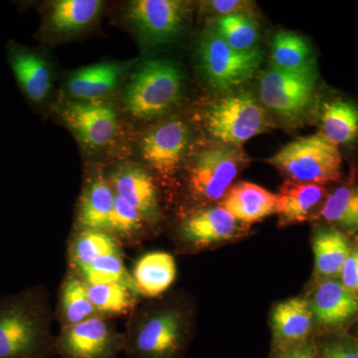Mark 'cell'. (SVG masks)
<instances>
[{
	"mask_svg": "<svg viewBox=\"0 0 358 358\" xmlns=\"http://www.w3.org/2000/svg\"><path fill=\"white\" fill-rule=\"evenodd\" d=\"M124 348V331L114 319L102 315L60 327L56 334L58 358H117Z\"/></svg>",
	"mask_w": 358,
	"mask_h": 358,
	"instance_id": "cell-9",
	"label": "cell"
},
{
	"mask_svg": "<svg viewBox=\"0 0 358 358\" xmlns=\"http://www.w3.org/2000/svg\"><path fill=\"white\" fill-rule=\"evenodd\" d=\"M320 218L350 232L358 231V185L336 188L324 202Z\"/></svg>",
	"mask_w": 358,
	"mask_h": 358,
	"instance_id": "cell-29",
	"label": "cell"
},
{
	"mask_svg": "<svg viewBox=\"0 0 358 358\" xmlns=\"http://www.w3.org/2000/svg\"><path fill=\"white\" fill-rule=\"evenodd\" d=\"M54 313L60 327L73 326L100 315L90 300L87 285L69 270L61 282Z\"/></svg>",
	"mask_w": 358,
	"mask_h": 358,
	"instance_id": "cell-21",
	"label": "cell"
},
{
	"mask_svg": "<svg viewBox=\"0 0 358 358\" xmlns=\"http://www.w3.org/2000/svg\"><path fill=\"white\" fill-rule=\"evenodd\" d=\"M310 308L320 324L338 326L357 315L358 299L341 282L327 280L315 289Z\"/></svg>",
	"mask_w": 358,
	"mask_h": 358,
	"instance_id": "cell-17",
	"label": "cell"
},
{
	"mask_svg": "<svg viewBox=\"0 0 358 358\" xmlns=\"http://www.w3.org/2000/svg\"><path fill=\"white\" fill-rule=\"evenodd\" d=\"M73 273L81 278L87 285L120 282L136 289L131 272L124 265V253L101 257Z\"/></svg>",
	"mask_w": 358,
	"mask_h": 358,
	"instance_id": "cell-33",
	"label": "cell"
},
{
	"mask_svg": "<svg viewBox=\"0 0 358 358\" xmlns=\"http://www.w3.org/2000/svg\"><path fill=\"white\" fill-rule=\"evenodd\" d=\"M207 6L213 13H218L222 15L228 14L243 13V9L247 6L246 1H238V0H213L207 2Z\"/></svg>",
	"mask_w": 358,
	"mask_h": 358,
	"instance_id": "cell-36",
	"label": "cell"
},
{
	"mask_svg": "<svg viewBox=\"0 0 358 358\" xmlns=\"http://www.w3.org/2000/svg\"><path fill=\"white\" fill-rule=\"evenodd\" d=\"M126 66L103 62L77 70L68 82V92L81 101H98L117 87Z\"/></svg>",
	"mask_w": 358,
	"mask_h": 358,
	"instance_id": "cell-19",
	"label": "cell"
},
{
	"mask_svg": "<svg viewBox=\"0 0 358 358\" xmlns=\"http://www.w3.org/2000/svg\"><path fill=\"white\" fill-rule=\"evenodd\" d=\"M207 131L223 145L239 147L268 127L266 110L250 92L230 94L209 106L204 115Z\"/></svg>",
	"mask_w": 358,
	"mask_h": 358,
	"instance_id": "cell-7",
	"label": "cell"
},
{
	"mask_svg": "<svg viewBox=\"0 0 358 358\" xmlns=\"http://www.w3.org/2000/svg\"><path fill=\"white\" fill-rule=\"evenodd\" d=\"M313 313L305 299L294 298L282 301L272 315L275 338L284 345H294L307 338L312 329Z\"/></svg>",
	"mask_w": 358,
	"mask_h": 358,
	"instance_id": "cell-24",
	"label": "cell"
},
{
	"mask_svg": "<svg viewBox=\"0 0 358 358\" xmlns=\"http://www.w3.org/2000/svg\"><path fill=\"white\" fill-rule=\"evenodd\" d=\"M220 206L240 222L255 223L277 213V196L262 186L243 181L229 188Z\"/></svg>",
	"mask_w": 358,
	"mask_h": 358,
	"instance_id": "cell-16",
	"label": "cell"
},
{
	"mask_svg": "<svg viewBox=\"0 0 358 358\" xmlns=\"http://www.w3.org/2000/svg\"><path fill=\"white\" fill-rule=\"evenodd\" d=\"M150 226L133 205L115 195L108 229L122 246H136L145 238Z\"/></svg>",
	"mask_w": 358,
	"mask_h": 358,
	"instance_id": "cell-30",
	"label": "cell"
},
{
	"mask_svg": "<svg viewBox=\"0 0 358 358\" xmlns=\"http://www.w3.org/2000/svg\"><path fill=\"white\" fill-rule=\"evenodd\" d=\"M200 69L207 83L216 91H234L255 76L263 60V52L255 47L237 51L216 34L206 30L199 44Z\"/></svg>",
	"mask_w": 358,
	"mask_h": 358,
	"instance_id": "cell-5",
	"label": "cell"
},
{
	"mask_svg": "<svg viewBox=\"0 0 358 358\" xmlns=\"http://www.w3.org/2000/svg\"><path fill=\"white\" fill-rule=\"evenodd\" d=\"M317 76L315 64L300 70H282L271 65L261 75V103L282 119H301L315 103Z\"/></svg>",
	"mask_w": 358,
	"mask_h": 358,
	"instance_id": "cell-6",
	"label": "cell"
},
{
	"mask_svg": "<svg viewBox=\"0 0 358 358\" xmlns=\"http://www.w3.org/2000/svg\"><path fill=\"white\" fill-rule=\"evenodd\" d=\"M239 229L236 219L219 205L190 214L179 225L178 239L188 248L204 249L232 239Z\"/></svg>",
	"mask_w": 358,
	"mask_h": 358,
	"instance_id": "cell-13",
	"label": "cell"
},
{
	"mask_svg": "<svg viewBox=\"0 0 358 358\" xmlns=\"http://www.w3.org/2000/svg\"><path fill=\"white\" fill-rule=\"evenodd\" d=\"M10 64L26 96L33 102H42L52 86L50 68L45 59L34 52L16 50L11 54Z\"/></svg>",
	"mask_w": 358,
	"mask_h": 358,
	"instance_id": "cell-23",
	"label": "cell"
},
{
	"mask_svg": "<svg viewBox=\"0 0 358 358\" xmlns=\"http://www.w3.org/2000/svg\"><path fill=\"white\" fill-rule=\"evenodd\" d=\"M246 162L244 154L232 145H210L197 152L188 164L186 183L199 201L222 199Z\"/></svg>",
	"mask_w": 358,
	"mask_h": 358,
	"instance_id": "cell-8",
	"label": "cell"
},
{
	"mask_svg": "<svg viewBox=\"0 0 358 358\" xmlns=\"http://www.w3.org/2000/svg\"><path fill=\"white\" fill-rule=\"evenodd\" d=\"M322 358H358V348L350 343H329L324 348Z\"/></svg>",
	"mask_w": 358,
	"mask_h": 358,
	"instance_id": "cell-35",
	"label": "cell"
},
{
	"mask_svg": "<svg viewBox=\"0 0 358 358\" xmlns=\"http://www.w3.org/2000/svg\"><path fill=\"white\" fill-rule=\"evenodd\" d=\"M131 272L134 286L141 299L150 300L164 296L171 289L178 275L176 259L164 251L141 255Z\"/></svg>",
	"mask_w": 358,
	"mask_h": 358,
	"instance_id": "cell-15",
	"label": "cell"
},
{
	"mask_svg": "<svg viewBox=\"0 0 358 358\" xmlns=\"http://www.w3.org/2000/svg\"><path fill=\"white\" fill-rule=\"evenodd\" d=\"M277 196V213L287 222L307 220L310 212L326 196L324 186L313 183L286 180L280 186Z\"/></svg>",
	"mask_w": 358,
	"mask_h": 358,
	"instance_id": "cell-22",
	"label": "cell"
},
{
	"mask_svg": "<svg viewBox=\"0 0 358 358\" xmlns=\"http://www.w3.org/2000/svg\"><path fill=\"white\" fill-rule=\"evenodd\" d=\"M62 117L80 141L89 148L107 147L117 134L115 110L101 101L68 103L63 109Z\"/></svg>",
	"mask_w": 358,
	"mask_h": 358,
	"instance_id": "cell-12",
	"label": "cell"
},
{
	"mask_svg": "<svg viewBox=\"0 0 358 358\" xmlns=\"http://www.w3.org/2000/svg\"><path fill=\"white\" fill-rule=\"evenodd\" d=\"M55 313L43 284L0 296V358H55Z\"/></svg>",
	"mask_w": 358,
	"mask_h": 358,
	"instance_id": "cell-1",
	"label": "cell"
},
{
	"mask_svg": "<svg viewBox=\"0 0 358 358\" xmlns=\"http://www.w3.org/2000/svg\"><path fill=\"white\" fill-rule=\"evenodd\" d=\"M281 358H315V348L310 345H299L287 350Z\"/></svg>",
	"mask_w": 358,
	"mask_h": 358,
	"instance_id": "cell-37",
	"label": "cell"
},
{
	"mask_svg": "<svg viewBox=\"0 0 358 358\" xmlns=\"http://www.w3.org/2000/svg\"><path fill=\"white\" fill-rule=\"evenodd\" d=\"M182 73L176 63L150 59L141 63L129 80L124 95V109L138 119H154L178 103Z\"/></svg>",
	"mask_w": 358,
	"mask_h": 358,
	"instance_id": "cell-3",
	"label": "cell"
},
{
	"mask_svg": "<svg viewBox=\"0 0 358 358\" xmlns=\"http://www.w3.org/2000/svg\"><path fill=\"white\" fill-rule=\"evenodd\" d=\"M341 284L350 293L358 294V247L350 251L341 271Z\"/></svg>",
	"mask_w": 358,
	"mask_h": 358,
	"instance_id": "cell-34",
	"label": "cell"
},
{
	"mask_svg": "<svg viewBox=\"0 0 358 358\" xmlns=\"http://www.w3.org/2000/svg\"><path fill=\"white\" fill-rule=\"evenodd\" d=\"M268 162L289 180L322 186L338 182L343 171L338 147L320 133L291 141Z\"/></svg>",
	"mask_w": 358,
	"mask_h": 358,
	"instance_id": "cell-4",
	"label": "cell"
},
{
	"mask_svg": "<svg viewBox=\"0 0 358 358\" xmlns=\"http://www.w3.org/2000/svg\"><path fill=\"white\" fill-rule=\"evenodd\" d=\"M271 58V65L282 70H300L315 64L308 40L293 32L281 31L275 35Z\"/></svg>",
	"mask_w": 358,
	"mask_h": 358,
	"instance_id": "cell-31",
	"label": "cell"
},
{
	"mask_svg": "<svg viewBox=\"0 0 358 358\" xmlns=\"http://www.w3.org/2000/svg\"><path fill=\"white\" fill-rule=\"evenodd\" d=\"M189 3L180 0H136L128 17L141 39L148 45L166 44L182 31Z\"/></svg>",
	"mask_w": 358,
	"mask_h": 358,
	"instance_id": "cell-10",
	"label": "cell"
},
{
	"mask_svg": "<svg viewBox=\"0 0 358 358\" xmlns=\"http://www.w3.org/2000/svg\"><path fill=\"white\" fill-rule=\"evenodd\" d=\"M213 30L231 48L237 51L255 48L259 38L258 23L244 13L222 16L216 22Z\"/></svg>",
	"mask_w": 358,
	"mask_h": 358,
	"instance_id": "cell-32",
	"label": "cell"
},
{
	"mask_svg": "<svg viewBox=\"0 0 358 358\" xmlns=\"http://www.w3.org/2000/svg\"><path fill=\"white\" fill-rule=\"evenodd\" d=\"M124 334V358H181L188 339L187 315L150 299L129 315Z\"/></svg>",
	"mask_w": 358,
	"mask_h": 358,
	"instance_id": "cell-2",
	"label": "cell"
},
{
	"mask_svg": "<svg viewBox=\"0 0 358 358\" xmlns=\"http://www.w3.org/2000/svg\"><path fill=\"white\" fill-rule=\"evenodd\" d=\"M189 143V129L180 120H171L148 131L141 141V155L164 178L178 171Z\"/></svg>",
	"mask_w": 358,
	"mask_h": 358,
	"instance_id": "cell-11",
	"label": "cell"
},
{
	"mask_svg": "<svg viewBox=\"0 0 358 358\" xmlns=\"http://www.w3.org/2000/svg\"><path fill=\"white\" fill-rule=\"evenodd\" d=\"M115 196L107 178L96 176L90 179L80 199L75 229L107 231Z\"/></svg>",
	"mask_w": 358,
	"mask_h": 358,
	"instance_id": "cell-18",
	"label": "cell"
},
{
	"mask_svg": "<svg viewBox=\"0 0 358 358\" xmlns=\"http://www.w3.org/2000/svg\"><path fill=\"white\" fill-rule=\"evenodd\" d=\"M100 0H60L52 6L49 20L55 31L77 32L91 24L102 10Z\"/></svg>",
	"mask_w": 358,
	"mask_h": 358,
	"instance_id": "cell-28",
	"label": "cell"
},
{
	"mask_svg": "<svg viewBox=\"0 0 358 358\" xmlns=\"http://www.w3.org/2000/svg\"><path fill=\"white\" fill-rule=\"evenodd\" d=\"M107 179L115 195L133 205L150 227L157 225L160 217L159 192L148 171L140 166H124Z\"/></svg>",
	"mask_w": 358,
	"mask_h": 358,
	"instance_id": "cell-14",
	"label": "cell"
},
{
	"mask_svg": "<svg viewBox=\"0 0 358 358\" xmlns=\"http://www.w3.org/2000/svg\"><path fill=\"white\" fill-rule=\"evenodd\" d=\"M313 248L315 271L324 277L341 274L352 251L348 238L336 229L317 230L313 236Z\"/></svg>",
	"mask_w": 358,
	"mask_h": 358,
	"instance_id": "cell-27",
	"label": "cell"
},
{
	"mask_svg": "<svg viewBox=\"0 0 358 358\" xmlns=\"http://www.w3.org/2000/svg\"><path fill=\"white\" fill-rule=\"evenodd\" d=\"M121 253L122 244L109 231L75 229L67 245L68 270L74 272L101 257Z\"/></svg>",
	"mask_w": 358,
	"mask_h": 358,
	"instance_id": "cell-20",
	"label": "cell"
},
{
	"mask_svg": "<svg viewBox=\"0 0 358 358\" xmlns=\"http://www.w3.org/2000/svg\"><path fill=\"white\" fill-rule=\"evenodd\" d=\"M320 134L336 147L357 141L358 105L343 99L324 103L320 114Z\"/></svg>",
	"mask_w": 358,
	"mask_h": 358,
	"instance_id": "cell-25",
	"label": "cell"
},
{
	"mask_svg": "<svg viewBox=\"0 0 358 358\" xmlns=\"http://www.w3.org/2000/svg\"><path fill=\"white\" fill-rule=\"evenodd\" d=\"M87 291L99 315L114 320L128 317L143 300L136 289L120 282L87 285Z\"/></svg>",
	"mask_w": 358,
	"mask_h": 358,
	"instance_id": "cell-26",
	"label": "cell"
}]
</instances>
